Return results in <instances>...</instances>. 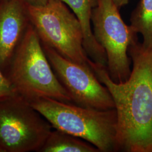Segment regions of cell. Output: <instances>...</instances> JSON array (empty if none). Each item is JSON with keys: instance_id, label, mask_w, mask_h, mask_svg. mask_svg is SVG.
I'll list each match as a JSON object with an SVG mask.
<instances>
[{"instance_id": "cell-1", "label": "cell", "mask_w": 152, "mask_h": 152, "mask_svg": "<svg viewBox=\"0 0 152 152\" xmlns=\"http://www.w3.org/2000/svg\"><path fill=\"white\" fill-rule=\"evenodd\" d=\"M128 53L132 67L125 82L113 81L107 67L92 60L90 67L114 101L118 151L152 152V48H144L136 37Z\"/></svg>"}, {"instance_id": "cell-11", "label": "cell", "mask_w": 152, "mask_h": 152, "mask_svg": "<svg viewBox=\"0 0 152 152\" xmlns=\"http://www.w3.org/2000/svg\"><path fill=\"white\" fill-rule=\"evenodd\" d=\"M130 26L135 32L141 34L142 45L152 48V0H140L130 19Z\"/></svg>"}, {"instance_id": "cell-7", "label": "cell", "mask_w": 152, "mask_h": 152, "mask_svg": "<svg viewBox=\"0 0 152 152\" xmlns=\"http://www.w3.org/2000/svg\"><path fill=\"white\" fill-rule=\"evenodd\" d=\"M55 74L71 96L73 103L99 110L115 108L108 89L88 66L69 60L42 44Z\"/></svg>"}, {"instance_id": "cell-10", "label": "cell", "mask_w": 152, "mask_h": 152, "mask_svg": "<svg viewBox=\"0 0 152 152\" xmlns=\"http://www.w3.org/2000/svg\"><path fill=\"white\" fill-rule=\"evenodd\" d=\"M39 152H99L91 143L55 129L51 131Z\"/></svg>"}, {"instance_id": "cell-4", "label": "cell", "mask_w": 152, "mask_h": 152, "mask_svg": "<svg viewBox=\"0 0 152 152\" xmlns=\"http://www.w3.org/2000/svg\"><path fill=\"white\" fill-rule=\"evenodd\" d=\"M28 9L31 24L42 44L69 60L90 66L92 60L83 47L81 24L66 4L60 0H49L41 6L28 4Z\"/></svg>"}, {"instance_id": "cell-9", "label": "cell", "mask_w": 152, "mask_h": 152, "mask_svg": "<svg viewBox=\"0 0 152 152\" xmlns=\"http://www.w3.org/2000/svg\"><path fill=\"white\" fill-rule=\"evenodd\" d=\"M67 5L81 24L83 33V47L88 56L94 62L107 66V58L103 48L98 43L91 28L92 10L98 0H60Z\"/></svg>"}, {"instance_id": "cell-2", "label": "cell", "mask_w": 152, "mask_h": 152, "mask_svg": "<svg viewBox=\"0 0 152 152\" xmlns=\"http://www.w3.org/2000/svg\"><path fill=\"white\" fill-rule=\"evenodd\" d=\"M28 102L55 129L87 141L100 152H118L115 109L85 108L47 97Z\"/></svg>"}, {"instance_id": "cell-5", "label": "cell", "mask_w": 152, "mask_h": 152, "mask_svg": "<svg viewBox=\"0 0 152 152\" xmlns=\"http://www.w3.org/2000/svg\"><path fill=\"white\" fill-rule=\"evenodd\" d=\"M51 127L19 94L0 99V152H38Z\"/></svg>"}, {"instance_id": "cell-14", "label": "cell", "mask_w": 152, "mask_h": 152, "mask_svg": "<svg viewBox=\"0 0 152 152\" xmlns=\"http://www.w3.org/2000/svg\"><path fill=\"white\" fill-rule=\"evenodd\" d=\"M115 5L118 7V9L121 8L122 6L127 5L130 0H112Z\"/></svg>"}, {"instance_id": "cell-8", "label": "cell", "mask_w": 152, "mask_h": 152, "mask_svg": "<svg viewBox=\"0 0 152 152\" xmlns=\"http://www.w3.org/2000/svg\"><path fill=\"white\" fill-rule=\"evenodd\" d=\"M30 24L24 0H0V68L4 73Z\"/></svg>"}, {"instance_id": "cell-6", "label": "cell", "mask_w": 152, "mask_h": 152, "mask_svg": "<svg viewBox=\"0 0 152 152\" xmlns=\"http://www.w3.org/2000/svg\"><path fill=\"white\" fill-rule=\"evenodd\" d=\"M91 22L94 36L106 53L109 75L116 83L125 82L131 72L128 50L137 33L125 24L112 0H98Z\"/></svg>"}, {"instance_id": "cell-3", "label": "cell", "mask_w": 152, "mask_h": 152, "mask_svg": "<svg viewBox=\"0 0 152 152\" xmlns=\"http://www.w3.org/2000/svg\"><path fill=\"white\" fill-rule=\"evenodd\" d=\"M4 74L17 93L28 101L47 97L73 103L55 74L31 24Z\"/></svg>"}, {"instance_id": "cell-13", "label": "cell", "mask_w": 152, "mask_h": 152, "mask_svg": "<svg viewBox=\"0 0 152 152\" xmlns=\"http://www.w3.org/2000/svg\"><path fill=\"white\" fill-rule=\"evenodd\" d=\"M29 5L41 6L46 5L49 0H24Z\"/></svg>"}, {"instance_id": "cell-12", "label": "cell", "mask_w": 152, "mask_h": 152, "mask_svg": "<svg viewBox=\"0 0 152 152\" xmlns=\"http://www.w3.org/2000/svg\"><path fill=\"white\" fill-rule=\"evenodd\" d=\"M18 94L15 89L0 68V99Z\"/></svg>"}]
</instances>
